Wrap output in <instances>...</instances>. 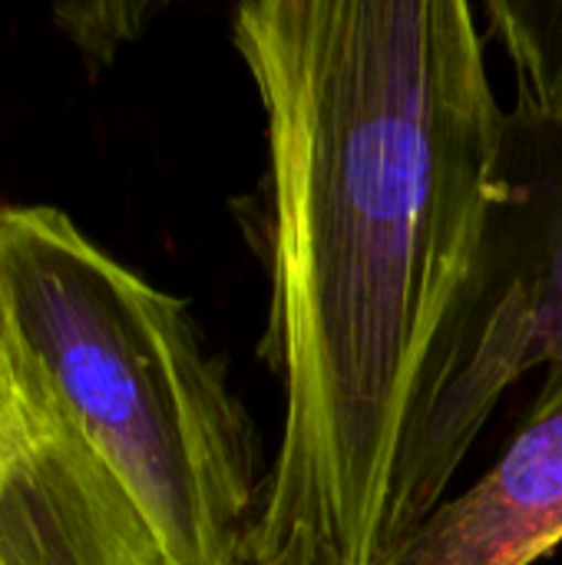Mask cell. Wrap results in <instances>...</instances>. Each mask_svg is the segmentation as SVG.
I'll list each match as a JSON object with an SVG mask.
<instances>
[{"label": "cell", "instance_id": "cell-5", "mask_svg": "<svg viewBox=\"0 0 562 565\" xmlns=\"http://www.w3.org/2000/svg\"><path fill=\"white\" fill-rule=\"evenodd\" d=\"M0 467L23 480L46 483L60 493H70L113 520L146 530L142 516L136 513L123 487L89 454L86 444H79L73 434H56L40 420H33L13 384V371L7 364L3 348H0Z\"/></svg>", "mask_w": 562, "mask_h": 565}, {"label": "cell", "instance_id": "cell-3", "mask_svg": "<svg viewBox=\"0 0 562 565\" xmlns=\"http://www.w3.org/2000/svg\"><path fill=\"white\" fill-rule=\"evenodd\" d=\"M513 70L500 205L480 305L407 470L414 510H437L500 397L543 371L527 424L562 411V0L480 7Z\"/></svg>", "mask_w": 562, "mask_h": 565}, {"label": "cell", "instance_id": "cell-4", "mask_svg": "<svg viewBox=\"0 0 562 565\" xmlns=\"http://www.w3.org/2000/svg\"><path fill=\"white\" fill-rule=\"evenodd\" d=\"M562 546V411L444 500L374 565H537Z\"/></svg>", "mask_w": 562, "mask_h": 565}, {"label": "cell", "instance_id": "cell-1", "mask_svg": "<svg viewBox=\"0 0 562 565\" xmlns=\"http://www.w3.org/2000/svg\"><path fill=\"white\" fill-rule=\"evenodd\" d=\"M262 361L282 430L242 565H374L480 305L507 109L467 0H252Z\"/></svg>", "mask_w": 562, "mask_h": 565}, {"label": "cell", "instance_id": "cell-6", "mask_svg": "<svg viewBox=\"0 0 562 565\" xmlns=\"http://www.w3.org/2000/svg\"><path fill=\"white\" fill-rule=\"evenodd\" d=\"M156 10V3H70L56 10V20L83 50L86 63L99 70L116 56L123 43L142 33L146 20Z\"/></svg>", "mask_w": 562, "mask_h": 565}, {"label": "cell", "instance_id": "cell-2", "mask_svg": "<svg viewBox=\"0 0 562 565\" xmlns=\"http://www.w3.org/2000/svg\"><path fill=\"white\" fill-rule=\"evenodd\" d=\"M0 348L43 427L123 487L169 565H242L265 473L189 305L56 209H0Z\"/></svg>", "mask_w": 562, "mask_h": 565}]
</instances>
